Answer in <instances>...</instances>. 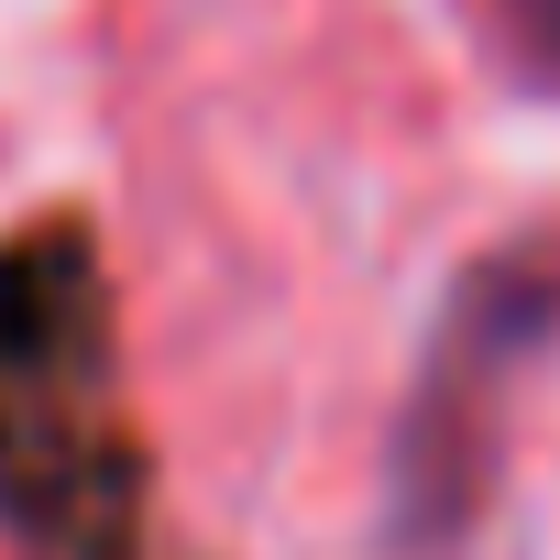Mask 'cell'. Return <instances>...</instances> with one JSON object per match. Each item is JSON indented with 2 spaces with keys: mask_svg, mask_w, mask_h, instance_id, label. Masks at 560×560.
Returning <instances> with one entry per match:
<instances>
[{
  "mask_svg": "<svg viewBox=\"0 0 560 560\" xmlns=\"http://www.w3.org/2000/svg\"><path fill=\"white\" fill-rule=\"evenodd\" d=\"M494 12H505L516 56H527L538 78H560V0H494Z\"/></svg>",
  "mask_w": 560,
  "mask_h": 560,
  "instance_id": "cell-3",
  "label": "cell"
},
{
  "mask_svg": "<svg viewBox=\"0 0 560 560\" xmlns=\"http://www.w3.org/2000/svg\"><path fill=\"white\" fill-rule=\"evenodd\" d=\"M0 505L56 560H143V451L121 429L110 287L78 220L0 242Z\"/></svg>",
  "mask_w": 560,
  "mask_h": 560,
  "instance_id": "cell-1",
  "label": "cell"
},
{
  "mask_svg": "<svg viewBox=\"0 0 560 560\" xmlns=\"http://www.w3.org/2000/svg\"><path fill=\"white\" fill-rule=\"evenodd\" d=\"M560 319V253L549 242H516L494 264L462 275V298L429 341V374L407 396V429H396V527L418 549H440L483 483H494V418H505V385L527 374V352L549 341Z\"/></svg>",
  "mask_w": 560,
  "mask_h": 560,
  "instance_id": "cell-2",
  "label": "cell"
}]
</instances>
